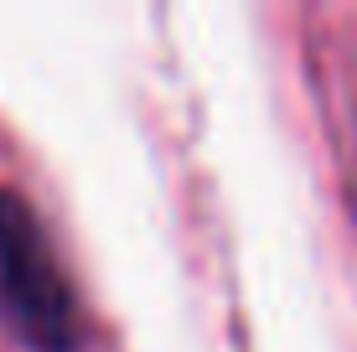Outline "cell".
<instances>
[{
  "label": "cell",
  "mask_w": 357,
  "mask_h": 352,
  "mask_svg": "<svg viewBox=\"0 0 357 352\" xmlns=\"http://www.w3.org/2000/svg\"><path fill=\"white\" fill-rule=\"evenodd\" d=\"M0 321L36 352H68L73 300L31 208L0 192Z\"/></svg>",
  "instance_id": "cell-1"
}]
</instances>
